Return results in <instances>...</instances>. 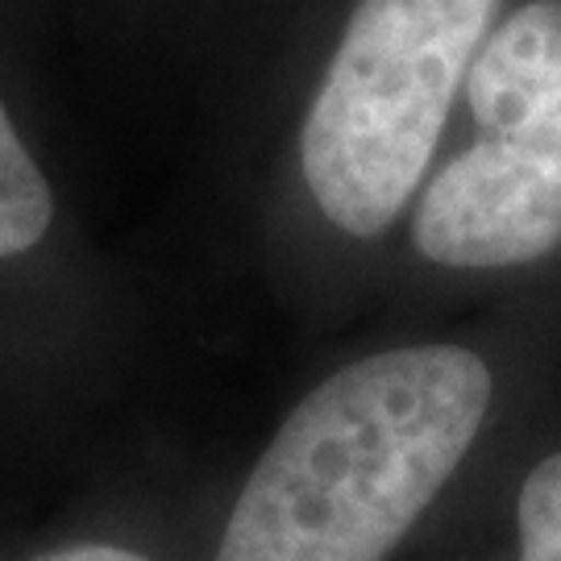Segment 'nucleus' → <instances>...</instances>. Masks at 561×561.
I'll return each mask as SVG.
<instances>
[{
    "label": "nucleus",
    "mask_w": 561,
    "mask_h": 561,
    "mask_svg": "<svg viewBox=\"0 0 561 561\" xmlns=\"http://www.w3.org/2000/svg\"><path fill=\"white\" fill-rule=\"evenodd\" d=\"M520 561H561V454L533 466L516 503Z\"/></svg>",
    "instance_id": "nucleus-5"
},
{
    "label": "nucleus",
    "mask_w": 561,
    "mask_h": 561,
    "mask_svg": "<svg viewBox=\"0 0 561 561\" xmlns=\"http://www.w3.org/2000/svg\"><path fill=\"white\" fill-rule=\"evenodd\" d=\"M479 125L416 208L424 259L491 271L561 245V0H533L482 42L466 71Z\"/></svg>",
    "instance_id": "nucleus-3"
},
{
    "label": "nucleus",
    "mask_w": 561,
    "mask_h": 561,
    "mask_svg": "<svg viewBox=\"0 0 561 561\" xmlns=\"http://www.w3.org/2000/svg\"><path fill=\"white\" fill-rule=\"evenodd\" d=\"M500 0H362L312 96L300 167L329 221L375 238L442 141Z\"/></svg>",
    "instance_id": "nucleus-2"
},
{
    "label": "nucleus",
    "mask_w": 561,
    "mask_h": 561,
    "mask_svg": "<svg viewBox=\"0 0 561 561\" xmlns=\"http://www.w3.org/2000/svg\"><path fill=\"white\" fill-rule=\"evenodd\" d=\"M55 221V196L0 101V259L34 250Z\"/></svg>",
    "instance_id": "nucleus-4"
},
{
    "label": "nucleus",
    "mask_w": 561,
    "mask_h": 561,
    "mask_svg": "<svg viewBox=\"0 0 561 561\" xmlns=\"http://www.w3.org/2000/svg\"><path fill=\"white\" fill-rule=\"evenodd\" d=\"M491 408L461 345H408L321 382L241 486L217 561H382L442 495Z\"/></svg>",
    "instance_id": "nucleus-1"
},
{
    "label": "nucleus",
    "mask_w": 561,
    "mask_h": 561,
    "mask_svg": "<svg viewBox=\"0 0 561 561\" xmlns=\"http://www.w3.org/2000/svg\"><path fill=\"white\" fill-rule=\"evenodd\" d=\"M34 561H150V558H141L134 549H121V545H71V549H55V553Z\"/></svg>",
    "instance_id": "nucleus-6"
}]
</instances>
